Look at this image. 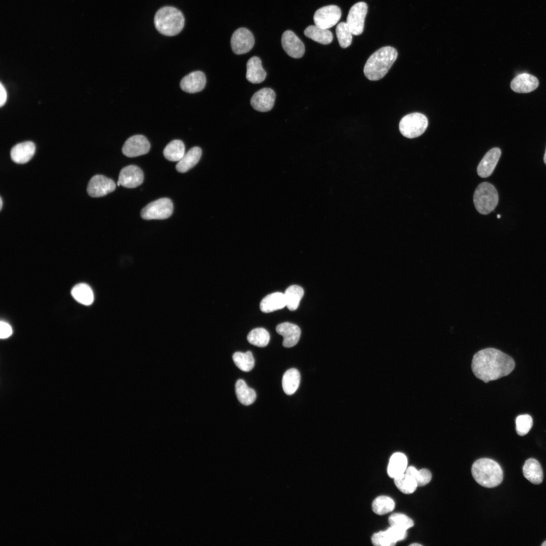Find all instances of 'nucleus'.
I'll list each match as a JSON object with an SVG mask.
<instances>
[{"instance_id":"nucleus-1","label":"nucleus","mask_w":546,"mask_h":546,"mask_svg":"<svg viewBox=\"0 0 546 546\" xmlns=\"http://www.w3.org/2000/svg\"><path fill=\"white\" fill-rule=\"evenodd\" d=\"M515 366V361L510 356L494 348L476 352L471 365L474 375L485 383L508 375Z\"/></svg>"},{"instance_id":"nucleus-2","label":"nucleus","mask_w":546,"mask_h":546,"mask_svg":"<svg viewBox=\"0 0 546 546\" xmlns=\"http://www.w3.org/2000/svg\"><path fill=\"white\" fill-rule=\"evenodd\" d=\"M397 55L396 49L390 46L384 47L376 51L365 64L363 72L366 77L370 80L382 78L396 60Z\"/></svg>"},{"instance_id":"nucleus-3","label":"nucleus","mask_w":546,"mask_h":546,"mask_svg":"<svg viewBox=\"0 0 546 546\" xmlns=\"http://www.w3.org/2000/svg\"><path fill=\"white\" fill-rule=\"evenodd\" d=\"M471 472L474 480L480 485L492 488L503 481V472L499 465L494 460L482 458L473 464Z\"/></svg>"},{"instance_id":"nucleus-4","label":"nucleus","mask_w":546,"mask_h":546,"mask_svg":"<svg viewBox=\"0 0 546 546\" xmlns=\"http://www.w3.org/2000/svg\"><path fill=\"white\" fill-rule=\"evenodd\" d=\"M154 24L157 30L161 34L173 36L183 29L185 18L178 9L172 7H164L156 13Z\"/></svg>"},{"instance_id":"nucleus-5","label":"nucleus","mask_w":546,"mask_h":546,"mask_svg":"<svg viewBox=\"0 0 546 546\" xmlns=\"http://www.w3.org/2000/svg\"><path fill=\"white\" fill-rule=\"evenodd\" d=\"M473 202L479 213L483 215L489 214L498 204V196L496 189L488 182L481 183L474 192Z\"/></svg>"},{"instance_id":"nucleus-6","label":"nucleus","mask_w":546,"mask_h":546,"mask_svg":"<svg viewBox=\"0 0 546 546\" xmlns=\"http://www.w3.org/2000/svg\"><path fill=\"white\" fill-rule=\"evenodd\" d=\"M428 125V119L424 114L415 112L402 118L399 122V129L404 136L413 139L422 134Z\"/></svg>"},{"instance_id":"nucleus-7","label":"nucleus","mask_w":546,"mask_h":546,"mask_svg":"<svg viewBox=\"0 0 546 546\" xmlns=\"http://www.w3.org/2000/svg\"><path fill=\"white\" fill-rule=\"evenodd\" d=\"M173 205L171 200L162 198L154 201L144 207L141 212L142 218L146 220L164 219L173 213Z\"/></svg>"},{"instance_id":"nucleus-8","label":"nucleus","mask_w":546,"mask_h":546,"mask_svg":"<svg viewBox=\"0 0 546 546\" xmlns=\"http://www.w3.org/2000/svg\"><path fill=\"white\" fill-rule=\"evenodd\" d=\"M368 12V6L363 2L353 5L349 11L346 23L353 35L361 34L363 30L365 19Z\"/></svg>"},{"instance_id":"nucleus-9","label":"nucleus","mask_w":546,"mask_h":546,"mask_svg":"<svg viewBox=\"0 0 546 546\" xmlns=\"http://www.w3.org/2000/svg\"><path fill=\"white\" fill-rule=\"evenodd\" d=\"M341 11L336 5H328L322 7L316 11L313 16L315 25L324 29H329L334 26L340 20Z\"/></svg>"},{"instance_id":"nucleus-10","label":"nucleus","mask_w":546,"mask_h":546,"mask_svg":"<svg viewBox=\"0 0 546 546\" xmlns=\"http://www.w3.org/2000/svg\"><path fill=\"white\" fill-rule=\"evenodd\" d=\"M254 44V38L251 31L242 27L236 30L231 39V45L233 52L241 55L249 52Z\"/></svg>"},{"instance_id":"nucleus-11","label":"nucleus","mask_w":546,"mask_h":546,"mask_svg":"<svg viewBox=\"0 0 546 546\" xmlns=\"http://www.w3.org/2000/svg\"><path fill=\"white\" fill-rule=\"evenodd\" d=\"M116 189V184L112 179L103 175L97 174L89 180L87 192L92 197H100L113 192Z\"/></svg>"},{"instance_id":"nucleus-12","label":"nucleus","mask_w":546,"mask_h":546,"mask_svg":"<svg viewBox=\"0 0 546 546\" xmlns=\"http://www.w3.org/2000/svg\"><path fill=\"white\" fill-rule=\"evenodd\" d=\"M150 144L143 135L138 134L129 138L124 143L122 152L128 157H135L148 153Z\"/></svg>"},{"instance_id":"nucleus-13","label":"nucleus","mask_w":546,"mask_h":546,"mask_svg":"<svg viewBox=\"0 0 546 546\" xmlns=\"http://www.w3.org/2000/svg\"><path fill=\"white\" fill-rule=\"evenodd\" d=\"M143 180L144 174L142 169L137 166L131 165L121 170L117 185L127 188H134L140 186Z\"/></svg>"},{"instance_id":"nucleus-14","label":"nucleus","mask_w":546,"mask_h":546,"mask_svg":"<svg viewBox=\"0 0 546 546\" xmlns=\"http://www.w3.org/2000/svg\"><path fill=\"white\" fill-rule=\"evenodd\" d=\"M282 46L285 52L295 59L301 58L305 52L303 42L291 30H286L282 34Z\"/></svg>"},{"instance_id":"nucleus-15","label":"nucleus","mask_w":546,"mask_h":546,"mask_svg":"<svg viewBox=\"0 0 546 546\" xmlns=\"http://www.w3.org/2000/svg\"><path fill=\"white\" fill-rule=\"evenodd\" d=\"M276 99V94L270 88L265 87L260 89L252 96L250 104L256 111L267 112L273 108Z\"/></svg>"},{"instance_id":"nucleus-16","label":"nucleus","mask_w":546,"mask_h":546,"mask_svg":"<svg viewBox=\"0 0 546 546\" xmlns=\"http://www.w3.org/2000/svg\"><path fill=\"white\" fill-rule=\"evenodd\" d=\"M501 155V151L498 148H493L489 150L479 162L477 171L478 175L482 178L489 176L493 172Z\"/></svg>"},{"instance_id":"nucleus-17","label":"nucleus","mask_w":546,"mask_h":546,"mask_svg":"<svg viewBox=\"0 0 546 546\" xmlns=\"http://www.w3.org/2000/svg\"><path fill=\"white\" fill-rule=\"evenodd\" d=\"M206 82L204 73L200 71H196L185 76L180 82V86L185 92L195 93L203 90Z\"/></svg>"},{"instance_id":"nucleus-18","label":"nucleus","mask_w":546,"mask_h":546,"mask_svg":"<svg viewBox=\"0 0 546 546\" xmlns=\"http://www.w3.org/2000/svg\"><path fill=\"white\" fill-rule=\"evenodd\" d=\"M276 330L279 334L283 337V345L285 347H293L298 343L301 330L296 325L288 322L283 323L279 324Z\"/></svg>"},{"instance_id":"nucleus-19","label":"nucleus","mask_w":546,"mask_h":546,"mask_svg":"<svg viewBox=\"0 0 546 546\" xmlns=\"http://www.w3.org/2000/svg\"><path fill=\"white\" fill-rule=\"evenodd\" d=\"M35 152V145L31 141H26L15 145L10 152L11 158L15 163L24 164L28 162Z\"/></svg>"},{"instance_id":"nucleus-20","label":"nucleus","mask_w":546,"mask_h":546,"mask_svg":"<svg viewBox=\"0 0 546 546\" xmlns=\"http://www.w3.org/2000/svg\"><path fill=\"white\" fill-rule=\"evenodd\" d=\"M539 84L537 78L530 74L522 73L516 76L511 81V89L518 93H527L535 90Z\"/></svg>"},{"instance_id":"nucleus-21","label":"nucleus","mask_w":546,"mask_h":546,"mask_svg":"<svg viewBox=\"0 0 546 546\" xmlns=\"http://www.w3.org/2000/svg\"><path fill=\"white\" fill-rule=\"evenodd\" d=\"M246 68V77L250 82L260 83L265 79L266 72L262 66L260 59L258 57L253 56L250 58L247 63Z\"/></svg>"},{"instance_id":"nucleus-22","label":"nucleus","mask_w":546,"mask_h":546,"mask_svg":"<svg viewBox=\"0 0 546 546\" xmlns=\"http://www.w3.org/2000/svg\"><path fill=\"white\" fill-rule=\"evenodd\" d=\"M407 466V459L406 456L402 452H395L389 459L387 474L391 478H396L405 472Z\"/></svg>"},{"instance_id":"nucleus-23","label":"nucleus","mask_w":546,"mask_h":546,"mask_svg":"<svg viewBox=\"0 0 546 546\" xmlns=\"http://www.w3.org/2000/svg\"><path fill=\"white\" fill-rule=\"evenodd\" d=\"M286 306L284 294L275 292L267 295L262 299L260 309L263 312L269 313L282 309Z\"/></svg>"},{"instance_id":"nucleus-24","label":"nucleus","mask_w":546,"mask_h":546,"mask_svg":"<svg viewBox=\"0 0 546 546\" xmlns=\"http://www.w3.org/2000/svg\"><path fill=\"white\" fill-rule=\"evenodd\" d=\"M524 477L534 484H540L543 479V472L540 463L535 459L527 460L523 467Z\"/></svg>"},{"instance_id":"nucleus-25","label":"nucleus","mask_w":546,"mask_h":546,"mask_svg":"<svg viewBox=\"0 0 546 546\" xmlns=\"http://www.w3.org/2000/svg\"><path fill=\"white\" fill-rule=\"evenodd\" d=\"M202 155V150L199 147H194L185 154L176 165V170L180 173L187 172L195 166Z\"/></svg>"},{"instance_id":"nucleus-26","label":"nucleus","mask_w":546,"mask_h":546,"mask_svg":"<svg viewBox=\"0 0 546 546\" xmlns=\"http://www.w3.org/2000/svg\"><path fill=\"white\" fill-rule=\"evenodd\" d=\"M304 35L312 40L323 44L330 43L333 38L332 33L328 29L316 25H310L304 31Z\"/></svg>"},{"instance_id":"nucleus-27","label":"nucleus","mask_w":546,"mask_h":546,"mask_svg":"<svg viewBox=\"0 0 546 546\" xmlns=\"http://www.w3.org/2000/svg\"><path fill=\"white\" fill-rule=\"evenodd\" d=\"M300 375L299 371L291 368L284 373L282 378V387L284 392L289 395L294 394L299 387Z\"/></svg>"},{"instance_id":"nucleus-28","label":"nucleus","mask_w":546,"mask_h":546,"mask_svg":"<svg viewBox=\"0 0 546 546\" xmlns=\"http://www.w3.org/2000/svg\"><path fill=\"white\" fill-rule=\"evenodd\" d=\"M237 397L241 403L245 405L252 404L256 400V394L251 388L249 387L243 379H239L235 384Z\"/></svg>"},{"instance_id":"nucleus-29","label":"nucleus","mask_w":546,"mask_h":546,"mask_svg":"<svg viewBox=\"0 0 546 546\" xmlns=\"http://www.w3.org/2000/svg\"><path fill=\"white\" fill-rule=\"evenodd\" d=\"M71 293L77 302L85 305H90L94 300L92 289L85 283L76 285L72 289Z\"/></svg>"},{"instance_id":"nucleus-30","label":"nucleus","mask_w":546,"mask_h":546,"mask_svg":"<svg viewBox=\"0 0 546 546\" xmlns=\"http://www.w3.org/2000/svg\"><path fill=\"white\" fill-rule=\"evenodd\" d=\"M185 154L184 143L179 140L170 142L163 150L164 157L170 161H179Z\"/></svg>"},{"instance_id":"nucleus-31","label":"nucleus","mask_w":546,"mask_h":546,"mask_svg":"<svg viewBox=\"0 0 546 546\" xmlns=\"http://www.w3.org/2000/svg\"><path fill=\"white\" fill-rule=\"evenodd\" d=\"M304 295V290L298 285L289 287L284 293L286 306L291 311L295 310Z\"/></svg>"},{"instance_id":"nucleus-32","label":"nucleus","mask_w":546,"mask_h":546,"mask_svg":"<svg viewBox=\"0 0 546 546\" xmlns=\"http://www.w3.org/2000/svg\"><path fill=\"white\" fill-rule=\"evenodd\" d=\"M394 500L387 495H380L376 497L372 503L373 512L379 515H383L391 512L395 508Z\"/></svg>"},{"instance_id":"nucleus-33","label":"nucleus","mask_w":546,"mask_h":546,"mask_svg":"<svg viewBox=\"0 0 546 546\" xmlns=\"http://www.w3.org/2000/svg\"><path fill=\"white\" fill-rule=\"evenodd\" d=\"M233 359L236 366L244 372L250 371L254 366V358L250 351L245 353L236 352L233 355Z\"/></svg>"},{"instance_id":"nucleus-34","label":"nucleus","mask_w":546,"mask_h":546,"mask_svg":"<svg viewBox=\"0 0 546 546\" xmlns=\"http://www.w3.org/2000/svg\"><path fill=\"white\" fill-rule=\"evenodd\" d=\"M394 482L396 487L401 492L405 494L413 493L418 487V484L415 479L405 472L394 478Z\"/></svg>"},{"instance_id":"nucleus-35","label":"nucleus","mask_w":546,"mask_h":546,"mask_svg":"<svg viewBox=\"0 0 546 546\" xmlns=\"http://www.w3.org/2000/svg\"><path fill=\"white\" fill-rule=\"evenodd\" d=\"M269 339V333L263 328L253 329L247 336V340L250 344L260 347L266 346Z\"/></svg>"},{"instance_id":"nucleus-36","label":"nucleus","mask_w":546,"mask_h":546,"mask_svg":"<svg viewBox=\"0 0 546 546\" xmlns=\"http://www.w3.org/2000/svg\"><path fill=\"white\" fill-rule=\"evenodd\" d=\"M336 34L341 48H346L351 44L352 34L346 22H342L337 25L336 28Z\"/></svg>"},{"instance_id":"nucleus-37","label":"nucleus","mask_w":546,"mask_h":546,"mask_svg":"<svg viewBox=\"0 0 546 546\" xmlns=\"http://www.w3.org/2000/svg\"><path fill=\"white\" fill-rule=\"evenodd\" d=\"M405 473L412 476L417 482L418 486H422L429 483L432 478L431 472L427 469L417 470L413 466L407 467Z\"/></svg>"},{"instance_id":"nucleus-38","label":"nucleus","mask_w":546,"mask_h":546,"mask_svg":"<svg viewBox=\"0 0 546 546\" xmlns=\"http://www.w3.org/2000/svg\"><path fill=\"white\" fill-rule=\"evenodd\" d=\"M388 522L390 526L406 531L413 527L414 525L413 520L410 517L403 514L398 513L391 514L389 517Z\"/></svg>"},{"instance_id":"nucleus-39","label":"nucleus","mask_w":546,"mask_h":546,"mask_svg":"<svg viewBox=\"0 0 546 546\" xmlns=\"http://www.w3.org/2000/svg\"><path fill=\"white\" fill-rule=\"evenodd\" d=\"M533 425L531 417L527 414L518 416L516 419V430L520 436L527 434Z\"/></svg>"},{"instance_id":"nucleus-40","label":"nucleus","mask_w":546,"mask_h":546,"mask_svg":"<svg viewBox=\"0 0 546 546\" xmlns=\"http://www.w3.org/2000/svg\"><path fill=\"white\" fill-rule=\"evenodd\" d=\"M371 540L372 543L376 546H393L396 544L391 540L386 530L375 533Z\"/></svg>"},{"instance_id":"nucleus-41","label":"nucleus","mask_w":546,"mask_h":546,"mask_svg":"<svg viewBox=\"0 0 546 546\" xmlns=\"http://www.w3.org/2000/svg\"><path fill=\"white\" fill-rule=\"evenodd\" d=\"M391 540L396 544L397 542L403 540L407 535L406 530L395 527L390 526L386 530Z\"/></svg>"},{"instance_id":"nucleus-42","label":"nucleus","mask_w":546,"mask_h":546,"mask_svg":"<svg viewBox=\"0 0 546 546\" xmlns=\"http://www.w3.org/2000/svg\"><path fill=\"white\" fill-rule=\"evenodd\" d=\"M12 334V329L11 326L4 321L0 323V337L2 339L7 338Z\"/></svg>"},{"instance_id":"nucleus-43","label":"nucleus","mask_w":546,"mask_h":546,"mask_svg":"<svg viewBox=\"0 0 546 546\" xmlns=\"http://www.w3.org/2000/svg\"><path fill=\"white\" fill-rule=\"evenodd\" d=\"M0 86V106L2 107L6 102L7 94L5 87L2 83H1Z\"/></svg>"},{"instance_id":"nucleus-44","label":"nucleus","mask_w":546,"mask_h":546,"mask_svg":"<svg viewBox=\"0 0 546 546\" xmlns=\"http://www.w3.org/2000/svg\"><path fill=\"white\" fill-rule=\"evenodd\" d=\"M0 200H1L0 210H1L2 209V207H3V200H2V197L0 198Z\"/></svg>"},{"instance_id":"nucleus-45","label":"nucleus","mask_w":546,"mask_h":546,"mask_svg":"<svg viewBox=\"0 0 546 546\" xmlns=\"http://www.w3.org/2000/svg\"><path fill=\"white\" fill-rule=\"evenodd\" d=\"M543 160H544V163L546 164V149H545V151L544 155Z\"/></svg>"},{"instance_id":"nucleus-46","label":"nucleus","mask_w":546,"mask_h":546,"mask_svg":"<svg viewBox=\"0 0 546 546\" xmlns=\"http://www.w3.org/2000/svg\"><path fill=\"white\" fill-rule=\"evenodd\" d=\"M411 545H421L420 544L415 543L411 544Z\"/></svg>"},{"instance_id":"nucleus-47","label":"nucleus","mask_w":546,"mask_h":546,"mask_svg":"<svg viewBox=\"0 0 546 546\" xmlns=\"http://www.w3.org/2000/svg\"><path fill=\"white\" fill-rule=\"evenodd\" d=\"M541 545H542V546H546V540H545V541H544V542H543V543H542L541 544Z\"/></svg>"},{"instance_id":"nucleus-48","label":"nucleus","mask_w":546,"mask_h":546,"mask_svg":"<svg viewBox=\"0 0 546 546\" xmlns=\"http://www.w3.org/2000/svg\"><path fill=\"white\" fill-rule=\"evenodd\" d=\"M497 217L498 218H499L500 217V215H499V214H497Z\"/></svg>"}]
</instances>
